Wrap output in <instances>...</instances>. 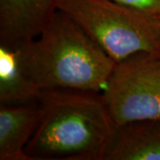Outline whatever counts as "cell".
Listing matches in <instances>:
<instances>
[{
	"label": "cell",
	"mask_w": 160,
	"mask_h": 160,
	"mask_svg": "<svg viewBox=\"0 0 160 160\" xmlns=\"http://www.w3.org/2000/svg\"><path fill=\"white\" fill-rule=\"evenodd\" d=\"M102 95L117 127L160 119V56L138 53L116 63Z\"/></svg>",
	"instance_id": "obj_4"
},
{
	"label": "cell",
	"mask_w": 160,
	"mask_h": 160,
	"mask_svg": "<svg viewBox=\"0 0 160 160\" xmlns=\"http://www.w3.org/2000/svg\"><path fill=\"white\" fill-rule=\"evenodd\" d=\"M144 14L160 16V0H111Z\"/></svg>",
	"instance_id": "obj_9"
},
{
	"label": "cell",
	"mask_w": 160,
	"mask_h": 160,
	"mask_svg": "<svg viewBox=\"0 0 160 160\" xmlns=\"http://www.w3.org/2000/svg\"><path fill=\"white\" fill-rule=\"evenodd\" d=\"M105 160H160V119L133 121L117 127Z\"/></svg>",
	"instance_id": "obj_7"
},
{
	"label": "cell",
	"mask_w": 160,
	"mask_h": 160,
	"mask_svg": "<svg viewBox=\"0 0 160 160\" xmlns=\"http://www.w3.org/2000/svg\"><path fill=\"white\" fill-rule=\"evenodd\" d=\"M15 47L23 70L41 91L102 93L116 66L79 25L61 10L36 38Z\"/></svg>",
	"instance_id": "obj_2"
},
{
	"label": "cell",
	"mask_w": 160,
	"mask_h": 160,
	"mask_svg": "<svg viewBox=\"0 0 160 160\" xmlns=\"http://www.w3.org/2000/svg\"><path fill=\"white\" fill-rule=\"evenodd\" d=\"M42 114L25 147L29 160H105L117 126L100 92L42 91Z\"/></svg>",
	"instance_id": "obj_1"
},
{
	"label": "cell",
	"mask_w": 160,
	"mask_h": 160,
	"mask_svg": "<svg viewBox=\"0 0 160 160\" xmlns=\"http://www.w3.org/2000/svg\"><path fill=\"white\" fill-rule=\"evenodd\" d=\"M65 12L118 63L138 53L160 56V16L111 0H61Z\"/></svg>",
	"instance_id": "obj_3"
},
{
	"label": "cell",
	"mask_w": 160,
	"mask_h": 160,
	"mask_svg": "<svg viewBox=\"0 0 160 160\" xmlns=\"http://www.w3.org/2000/svg\"><path fill=\"white\" fill-rule=\"evenodd\" d=\"M61 0H0V44L19 46L36 38L59 10Z\"/></svg>",
	"instance_id": "obj_5"
},
{
	"label": "cell",
	"mask_w": 160,
	"mask_h": 160,
	"mask_svg": "<svg viewBox=\"0 0 160 160\" xmlns=\"http://www.w3.org/2000/svg\"><path fill=\"white\" fill-rule=\"evenodd\" d=\"M41 92L23 70L17 47L0 44V104L33 102Z\"/></svg>",
	"instance_id": "obj_8"
},
{
	"label": "cell",
	"mask_w": 160,
	"mask_h": 160,
	"mask_svg": "<svg viewBox=\"0 0 160 160\" xmlns=\"http://www.w3.org/2000/svg\"><path fill=\"white\" fill-rule=\"evenodd\" d=\"M39 101L0 104V160H29L25 147L39 122Z\"/></svg>",
	"instance_id": "obj_6"
}]
</instances>
